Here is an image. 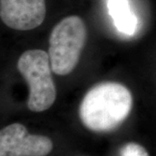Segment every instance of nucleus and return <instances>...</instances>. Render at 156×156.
I'll list each match as a JSON object with an SVG mask.
<instances>
[{
  "label": "nucleus",
  "mask_w": 156,
  "mask_h": 156,
  "mask_svg": "<svg viewBox=\"0 0 156 156\" xmlns=\"http://www.w3.org/2000/svg\"><path fill=\"white\" fill-rule=\"evenodd\" d=\"M132 104L128 88L115 82H105L87 92L79 108V116L84 126L92 131H111L127 119Z\"/></svg>",
  "instance_id": "nucleus-1"
},
{
  "label": "nucleus",
  "mask_w": 156,
  "mask_h": 156,
  "mask_svg": "<svg viewBox=\"0 0 156 156\" xmlns=\"http://www.w3.org/2000/svg\"><path fill=\"white\" fill-rule=\"evenodd\" d=\"M87 40V29L77 16L65 17L53 28L50 37L49 56L52 71L66 76L76 67Z\"/></svg>",
  "instance_id": "nucleus-2"
},
{
  "label": "nucleus",
  "mask_w": 156,
  "mask_h": 156,
  "mask_svg": "<svg viewBox=\"0 0 156 156\" xmlns=\"http://www.w3.org/2000/svg\"><path fill=\"white\" fill-rule=\"evenodd\" d=\"M17 69L29 85V109L43 112L50 108L56 100V89L49 54L42 50H27L19 57Z\"/></svg>",
  "instance_id": "nucleus-3"
},
{
  "label": "nucleus",
  "mask_w": 156,
  "mask_h": 156,
  "mask_svg": "<svg viewBox=\"0 0 156 156\" xmlns=\"http://www.w3.org/2000/svg\"><path fill=\"white\" fill-rule=\"evenodd\" d=\"M53 148L46 136L30 134L20 123H13L0 132V156H46Z\"/></svg>",
  "instance_id": "nucleus-4"
},
{
  "label": "nucleus",
  "mask_w": 156,
  "mask_h": 156,
  "mask_svg": "<svg viewBox=\"0 0 156 156\" xmlns=\"http://www.w3.org/2000/svg\"><path fill=\"white\" fill-rule=\"evenodd\" d=\"M45 16V0H0V17L11 29L30 30L37 28Z\"/></svg>",
  "instance_id": "nucleus-5"
},
{
  "label": "nucleus",
  "mask_w": 156,
  "mask_h": 156,
  "mask_svg": "<svg viewBox=\"0 0 156 156\" xmlns=\"http://www.w3.org/2000/svg\"><path fill=\"white\" fill-rule=\"evenodd\" d=\"M107 8L119 32L127 36L134 35L137 30L138 19L128 0H107Z\"/></svg>",
  "instance_id": "nucleus-6"
},
{
  "label": "nucleus",
  "mask_w": 156,
  "mask_h": 156,
  "mask_svg": "<svg viewBox=\"0 0 156 156\" xmlns=\"http://www.w3.org/2000/svg\"><path fill=\"white\" fill-rule=\"evenodd\" d=\"M121 156H149L142 146L134 142H129L121 149Z\"/></svg>",
  "instance_id": "nucleus-7"
}]
</instances>
